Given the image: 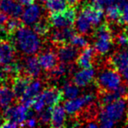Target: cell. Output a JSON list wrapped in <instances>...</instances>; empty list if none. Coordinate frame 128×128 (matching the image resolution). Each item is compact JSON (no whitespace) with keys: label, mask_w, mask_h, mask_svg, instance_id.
I'll list each match as a JSON object with an SVG mask.
<instances>
[{"label":"cell","mask_w":128,"mask_h":128,"mask_svg":"<svg viewBox=\"0 0 128 128\" xmlns=\"http://www.w3.org/2000/svg\"><path fill=\"white\" fill-rule=\"evenodd\" d=\"M11 36H13V41L12 42L26 55L35 54L40 50L42 46V41L40 35H38L30 27L23 26Z\"/></svg>","instance_id":"obj_1"},{"label":"cell","mask_w":128,"mask_h":128,"mask_svg":"<svg viewBox=\"0 0 128 128\" xmlns=\"http://www.w3.org/2000/svg\"><path fill=\"white\" fill-rule=\"evenodd\" d=\"M96 84L100 91H112L121 84V76L118 70H105L99 74Z\"/></svg>","instance_id":"obj_2"},{"label":"cell","mask_w":128,"mask_h":128,"mask_svg":"<svg viewBox=\"0 0 128 128\" xmlns=\"http://www.w3.org/2000/svg\"><path fill=\"white\" fill-rule=\"evenodd\" d=\"M76 18V12L75 7H68L65 11L60 12L51 13L48 17L51 26L54 28H63V27L72 26Z\"/></svg>","instance_id":"obj_3"},{"label":"cell","mask_w":128,"mask_h":128,"mask_svg":"<svg viewBox=\"0 0 128 128\" xmlns=\"http://www.w3.org/2000/svg\"><path fill=\"white\" fill-rule=\"evenodd\" d=\"M95 96L93 94L82 95L81 96H76L72 99H67V101L64 103V109L66 110L67 114L70 116H74L80 112L85 106L91 104L94 100Z\"/></svg>","instance_id":"obj_4"},{"label":"cell","mask_w":128,"mask_h":128,"mask_svg":"<svg viewBox=\"0 0 128 128\" xmlns=\"http://www.w3.org/2000/svg\"><path fill=\"white\" fill-rule=\"evenodd\" d=\"M29 117V108L23 104L9 106L4 109V120L12 121L20 126H24V123Z\"/></svg>","instance_id":"obj_5"},{"label":"cell","mask_w":128,"mask_h":128,"mask_svg":"<svg viewBox=\"0 0 128 128\" xmlns=\"http://www.w3.org/2000/svg\"><path fill=\"white\" fill-rule=\"evenodd\" d=\"M126 103L123 98H118L112 103L104 106V110L101 112L103 115H104L107 118L113 121L114 123L122 118L126 112Z\"/></svg>","instance_id":"obj_6"},{"label":"cell","mask_w":128,"mask_h":128,"mask_svg":"<svg viewBox=\"0 0 128 128\" xmlns=\"http://www.w3.org/2000/svg\"><path fill=\"white\" fill-rule=\"evenodd\" d=\"M42 90V82L40 80H31L26 89L24 94L20 98L21 104L30 108L34 102V98L41 92Z\"/></svg>","instance_id":"obj_7"},{"label":"cell","mask_w":128,"mask_h":128,"mask_svg":"<svg viewBox=\"0 0 128 128\" xmlns=\"http://www.w3.org/2000/svg\"><path fill=\"white\" fill-rule=\"evenodd\" d=\"M41 14H42V8L38 4L34 3L27 6V7L23 10V12L21 14V21L23 22L24 25L32 26L40 20Z\"/></svg>","instance_id":"obj_8"},{"label":"cell","mask_w":128,"mask_h":128,"mask_svg":"<svg viewBox=\"0 0 128 128\" xmlns=\"http://www.w3.org/2000/svg\"><path fill=\"white\" fill-rule=\"evenodd\" d=\"M39 96L42 99L45 105L50 107H53L54 105L58 104L62 99H64L62 91L59 90L58 88L54 87V86L48 87L46 89L43 90L39 94Z\"/></svg>","instance_id":"obj_9"},{"label":"cell","mask_w":128,"mask_h":128,"mask_svg":"<svg viewBox=\"0 0 128 128\" xmlns=\"http://www.w3.org/2000/svg\"><path fill=\"white\" fill-rule=\"evenodd\" d=\"M76 34L75 29L72 26L63 27V28H56L51 34V40L55 45L62 46L64 44H68L70 40Z\"/></svg>","instance_id":"obj_10"},{"label":"cell","mask_w":128,"mask_h":128,"mask_svg":"<svg viewBox=\"0 0 128 128\" xmlns=\"http://www.w3.org/2000/svg\"><path fill=\"white\" fill-rule=\"evenodd\" d=\"M57 56H58V60H60L62 62L71 63L75 60H76L78 56V48L70 43L59 46Z\"/></svg>","instance_id":"obj_11"},{"label":"cell","mask_w":128,"mask_h":128,"mask_svg":"<svg viewBox=\"0 0 128 128\" xmlns=\"http://www.w3.org/2000/svg\"><path fill=\"white\" fill-rule=\"evenodd\" d=\"M81 12L84 13L87 17V18L90 21L92 26L99 25L104 17L103 9H100V8L95 6L92 3L91 4L86 3L85 4H84L82 10H81Z\"/></svg>","instance_id":"obj_12"},{"label":"cell","mask_w":128,"mask_h":128,"mask_svg":"<svg viewBox=\"0 0 128 128\" xmlns=\"http://www.w3.org/2000/svg\"><path fill=\"white\" fill-rule=\"evenodd\" d=\"M15 46L12 41L4 39L0 40V65H6L13 60Z\"/></svg>","instance_id":"obj_13"},{"label":"cell","mask_w":128,"mask_h":128,"mask_svg":"<svg viewBox=\"0 0 128 128\" xmlns=\"http://www.w3.org/2000/svg\"><path fill=\"white\" fill-rule=\"evenodd\" d=\"M0 10L11 18H18L23 12V6L17 0H1Z\"/></svg>","instance_id":"obj_14"},{"label":"cell","mask_w":128,"mask_h":128,"mask_svg":"<svg viewBox=\"0 0 128 128\" xmlns=\"http://www.w3.org/2000/svg\"><path fill=\"white\" fill-rule=\"evenodd\" d=\"M95 76V70L92 68H82L79 71H76L73 76V82L78 87H85L89 85Z\"/></svg>","instance_id":"obj_15"},{"label":"cell","mask_w":128,"mask_h":128,"mask_svg":"<svg viewBox=\"0 0 128 128\" xmlns=\"http://www.w3.org/2000/svg\"><path fill=\"white\" fill-rule=\"evenodd\" d=\"M23 71L25 75L31 78H37L41 72V67L38 62V58L35 56H28L23 62Z\"/></svg>","instance_id":"obj_16"},{"label":"cell","mask_w":128,"mask_h":128,"mask_svg":"<svg viewBox=\"0 0 128 128\" xmlns=\"http://www.w3.org/2000/svg\"><path fill=\"white\" fill-rule=\"evenodd\" d=\"M37 58L41 68L46 70V71H49L53 68H54L58 62L57 54H55L52 50L42 52L41 54H40Z\"/></svg>","instance_id":"obj_17"},{"label":"cell","mask_w":128,"mask_h":128,"mask_svg":"<svg viewBox=\"0 0 128 128\" xmlns=\"http://www.w3.org/2000/svg\"><path fill=\"white\" fill-rule=\"evenodd\" d=\"M67 119V112L63 106L58 104L52 107L50 126L53 127H62Z\"/></svg>","instance_id":"obj_18"},{"label":"cell","mask_w":128,"mask_h":128,"mask_svg":"<svg viewBox=\"0 0 128 128\" xmlns=\"http://www.w3.org/2000/svg\"><path fill=\"white\" fill-rule=\"evenodd\" d=\"M95 49L91 46L84 48L76 58V63L81 68H90L93 66V59L95 56Z\"/></svg>","instance_id":"obj_19"},{"label":"cell","mask_w":128,"mask_h":128,"mask_svg":"<svg viewBox=\"0 0 128 128\" xmlns=\"http://www.w3.org/2000/svg\"><path fill=\"white\" fill-rule=\"evenodd\" d=\"M31 80H32V78L26 75H18L12 79V89L13 93L15 95V98L20 99L22 95L25 92L28 84L31 82Z\"/></svg>","instance_id":"obj_20"},{"label":"cell","mask_w":128,"mask_h":128,"mask_svg":"<svg viewBox=\"0 0 128 128\" xmlns=\"http://www.w3.org/2000/svg\"><path fill=\"white\" fill-rule=\"evenodd\" d=\"M110 60L114 70L121 72L128 66V51L122 50L116 52L110 56Z\"/></svg>","instance_id":"obj_21"},{"label":"cell","mask_w":128,"mask_h":128,"mask_svg":"<svg viewBox=\"0 0 128 128\" xmlns=\"http://www.w3.org/2000/svg\"><path fill=\"white\" fill-rule=\"evenodd\" d=\"M15 95L12 88L6 85H0V107L2 109H6L11 106L15 99Z\"/></svg>","instance_id":"obj_22"},{"label":"cell","mask_w":128,"mask_h":128,"mask_svg":"<svg viewBox=\"0 0 128 128\" xmlns=\"http://www.w3.org/2000/svg\"><path fill=\"white\" fill-rule=\"evenodd\" d=\"M74 24H75L76 30L81 34H87L92 30V24L88 20L87 17L82 12H80L78 16H76Z\"/></svg>","instance_id":"obj_23"},{"label":"cell","mask_w":128,"mask_h":128,"mask_svg":"<svg viewBox=\"0 0 128 128\" xmlns=\"http://www.w3.org/2000/svg\"><path fill=\"white\" fill-rule=\"evenodd\" d=\"M45 7L50 13H55L65 11L70 6L67 0H46Z\"/></svg>","instance_id":"obj_24"},{"label":"cell","mask_w":128,"mask_h":128,"mask_svg":"<svg viewBox=\"0 0 128 128\" xmlns=\"http://www.w3.org/2000/svg\"><path fill=\"white\" fill-rule=\"evenodd\" d=\"M96 39V40L94 44L95 51L99 54H105L106 53H108L113 42V39L104 37H98Z\"/></svg>","instance_id":"obj_25"},{"label":"cell","mask_w":128,"mask_h":128,"mask_svg":"<svg viewBox=\"0 0 128 128\" xmlns=\"http://www.w3.org/2000/svg\"><path fill=\"white\" fill-rule=\"evenodd\" d=\"M32 26V30L40 36L46 35L51 28V25H50L48 18H40L39 21H37Z\"/></svg>","instance_id":"obj_26"},{"label":"cell","mask_w":128,"mask_h":128,"mask_svg":"<svg viewBox=\"0 0 128 128\" xmlns=\"http://www.w3.org/2000/svg\"><path fill=\"white\" fill-rule=\"evenodd\" d=\"M62 95H63L64 99H72L76 96H78L80 93V90L77 85L72 82H67L64 84L63 89H62Z\"/></svg>","instance_id":"obj_27"},{"label":"cell","mask_w":128,"mask_h":128,"mask_svg":"<svg viewBox=\"0 0 128 128\" xmlns=\"http://www.w3.org/2000/svg\"><path fill=\"white\" fill-rule=\"evenodd\" d=\"M4 24H6L4 27H6V32H7L8 36L12 35L18 29H20V27H22L24 26L23 22L18 20V18H8Z\"/></svg>","instance_id":"obj_28"},{"label":"cell","mask_w":128,"mask_h":128,"mask_svg":"<svg viewBox=\"0 0 128 128\" xmlns=\"http://www.w3.org/2000/svg\"><path fill=\"white\" fill-rule=\"evenodd\" d=\"M68 64L70 63H64V62H62L60 64H57L54 68H53L51 70H49L50 72V76L53 78H60L63 76H65L70 70V68H68Z\"/></svg>","instance_id":"obj_29"},{"label":"cell","mask_w":128,"mask_h":128,"mask_svg":"<svg viewBox=\"0 0 128 128\" xmlns=\"http://www.w3.org/2000/svg\"><path fill=\"white\" fill-rule=\"evenodd\" d=\"M117 4L121 12L118 23L122 25L128 24V2L126 0H118Z\"/></svg>","instance_id":"obj_30"},{"label":"cell","mask_w":128,"mask_h":128,"mask_svg":"<svg viewBox=\"0 0 128 128\" xmlns=\"http://www.w3.org/2000/svg\"><path fill=\"white\" fill-rule=\"evenodd\" d=\"M120 10H119L118 4H110V6L106 7V17L110 20L112 21H118V22L119 18H120Z\"/></svg>","instance_id":"obj_31"},{"label":"cell","mask_w":128,"mask_h":128,"mask_svg":"<svg viewBox=\"0 0 128 128\" xmlns=\"http://www.w3.org/2000/svg\"><path fill=\"white\" fill-rule=\"evenodd\" d=\"M51 113H52V107L46 106L43 108L39 112L38 114V118L40 124H49L51 120Z\"/></svg>","instance_id":"obj_32"},{"label":"cell","mask_w":128,"mask_h":128,"mask_svg":"<svg viewBox=\"0 0 128 128\" xmlns=\"http://www.w3.org/2000/svg\"><path fill=\"white\" fill-rule=\"evenodd\" d=\"M70 43L73 46H76L77 48H84L88 46V40L81 34H76L73 36V38L71 39V40H70Z\"/></svg>","instance_id":"obj_33"},{"label":"cell","mask_w":128,"mask_h":128,"mask_svg":"<svg viewBox=\"0 0 128 128\" xmlns=\"http://www.w3.org/2000/svg\"><path fill=\"white\" fill-rule=\"evenodd\" d=\"M11 78H12V77L8 73V71L4 68V66H3L2 68H0V85H4Z\"/></svg>","instance_id":"obj_34"},{"label":"cell","mask_w":128,"mask_h":128,"mask_svg":"<svg viewBox=\"0 0 128 128\" xmlns=\"http://www.w3.org/2000/svg\"><path fill=\"white\" fill-rule=\"evenodd\" d=\"M114 3L115 0H92V4L100 9H104V7H107Z\"/></svg>","instance_id":"obj_35"},{"label":"cell","mask_w":128,"mask_h":128,"mask_svg":"<svg viewBox=\"0 0 128 128\" xmlns=\"http://www.w3.org/2000/svg\"><path fill=\"white\" fill-rule=\"evenodd\" d=\"M37 119L32 116H30L26 118V120L24 123V126H29V127H34L37 126Z\"/></svg>","instance_id":"obj_36"},{"label":"cell","mask_w":128,"mask_h":128,"mask_svg":"<svg viewBox=\"0 0 128 128\" xmlns=\"http://www.w3.org/2000/svg\"><path fill=\"white\" fill-rule=\"evenodd\" d=\"M117 43L121 46H128V40L127 38L124 36V34H120L118 36L117 38Z\"/></svg>","instance_id":"obj_37"},{"label":"cell","mask_w":128,"mask_h":128,"mask_svg":"<svg viewBox=\"0 0 128 128\" xmlns=\"http://www.w3.org/2000/svg\"><path fill=\"white\" fill-rule=\"evenodd\" d=\"M18 126H20L18 124H16V123L12 122V121H9V120H4V124H3L2 127H12V128H14V127H18Z\"/></svg>","instance_id":"obj_38"},{"label":"cell","mask_w":128,"mask_h":128,"mask_svg":"<svg viewBox=\"0 0 128 128\" xmlns=\"http://www.w3.org/2000/svg\"><path fill=\"white\" fill-rule=\"evenodd\" d=\"M7 20L8 16L0 10V25H4V23H6Z\"/></svg>","instance_id":"obj_39"},{"label":"cell","mask_w":128,"mask_h":128,"mask_svg":"<svg viewBox=\"0 0 128 128\" xmlns=\"http://www.w3.org/2000/svg\"><path fill=\"white\" fill-rule=\"evenodd\" d=\"M18 3L22 4V6H29V4H32L34 3L35 0H17Z\"/></svg>","instance_id":"obj_40"},{"label":"cell","mask_w":128,"mask_h":128,"mask_svg":"<svg viewBox=\"0 0 128 128\" xmlns=\"http://www.w3.org/2000/svg\"><path fill=\"white\" fill-rule=\"evenodd\" d=\"M122 74H123V76L124 77V79H126V81L128 82V66L126 67V68H124V70H122Z\"/></svg>","instance_id":"obj_41"},{"label":"cell","mask_w":128,"mask_h":128,"mask_svg":"<svg viewBox=\"0 0 128 128\" xmlns=\"http://www.w3.org/2000/svg\"><path fill=\"white\" fill-rule=\"evenodd\" d=\"M88 127L90 128H92V127H98V126H99V124H98V123H95V122H90L89 124H87Z\"/></svg>","instance_id":"obj_42"},{"label":"cell","mask_w":128,"mask_h":128,"mask_svg":"<svg viewBox=\"0 0 128 128\" xmlns=\"http://www.w3.org/2000/svg\"><path fill=\"white\" fill-rule=\"evenodd\" d=\"M123 34H124V36H126V37L127 38V40H128V24H127V26H126L124 27V32H123Z\"/></svg>","instance_id":"obj_43"},{"label":"cell","mask_w":128,"mask_h":128,"mask_svg":"<svg viewBox=\"0 0 128 128\" xmlns=\"http://www.w3.org/2000/svg\"><path fill=\"white\" fill-rule=\"evenodd\" d=\"M4 122V118L3 117H0V127H2Z\"/></svg>","instance_id":"obj_44"},{"label":"cell","mask_w":128,"mask_h":128,"mask_svg":"<svg viewBox=\"0 0 128 128\" xmlns=\"http://www.w3.org/2000/svg\"><path fill=\"white\" fill-rule=\"evenodd\" d=\"M37 1L40 3V4H45V3H46V0H37Z\"/></svg>","instance_id":"obj_45"},{"label":"cell","mask_w":128,"mask_h":128,"mask_svg":"<svg viewBox=\"0 0 128 128\" xmlns=\"http://www.w3.org/2000/svg\"><path fill=\"white\" fill-rule=\"evenodd\" d=\"M126 126L128 127V118H127V122H126Z\"/></svg>","instance_id":"obj_46"},{"label":"cell","mask_w":128,"mask_h":128,"mask_svg":"<svg viewBox=\"0 0 128 128\" xmlns=\"http://www.w3.org/2000/svg\"><path fill=\"white\" fill-rule=\"evenodd\" d=\"M0 1H1V0H0Z\"/></svg>","instance_id":"obj_47"}]
</instances>
